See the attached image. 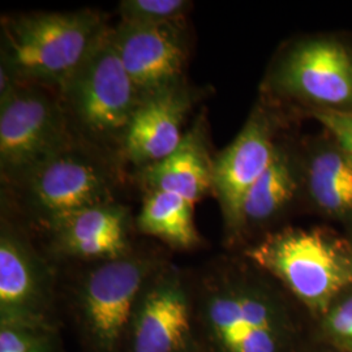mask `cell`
Masks as SVG:
<instances>
[{
	"label": "cell",
	"mask_w": 352,
	"mask_h": 352,
	"mask_svg": "<svg viewBox=\"0 0 352 352\" xmlns=\"http://www.w3.org/2000/svg\"><path fill=\"white\" fill-rule=\"evenodd\" d=\"M190 286L199 351L286 352V316L263 282L215 266Z\"/></svg>",
	"instance_id": "cell-1"
},
{
	"label": "cell",
	"mask_w": 352,
	"mask_h": 352,
	"mask_svg": "<svg viewBox=\"0 0 352 352\" xmlns=\"http://www.w3.org/2000/svg\"><path fill=\"white\" fill-rule=\"evenodd\" d=\"M109 29L97 11L17 14L1 23V65L20 85L60 93Z\"/></svg>",
	"instance_id": "cell-2"
},
{
	"label": "cell",
	"mask_w": 352,
	"mask_h": 352,
	"mask_svg": "<svg viewBox=\"0 0 352 352\" xmlns=\"http://www.w3.org/2000/svg\"><path fill=\"white\" fill-rule=\"evenodd\" d=\"M111 29L103 33L59 94L72 131L97 151L122 153L142 100L113 46Z\"/></svg>",
	"instance_id": "cell-3"
},
{
	"label": "cell",
	"mask_w": 352,
	"mask_h": 352,
	"mask_svg": "<svg viewBox=\"0 0 352 352\" xmlns=\"http://www.w3.org/2000/svg\"><path fill=\"white\" fill-rule=\"evenodd\" d=\"M157 253L132 250L96 263L78 280L74 296L77 329L88 352H123L140 296L164 266Z\"/></svg>",
	"instance_id": "cell-4"
},
{
	"label": "cell",
	"mask_w": 352,
	"mask_h": 352,
	"mask_svg": "<svg viewBox=\"0 0 352 352\" xmlns=\"http://www.w3.org/2000/svg\"><path fill=\"white\" fill-rule=\"evenodd\" d=\"M247 257L316 311L327 312L340 292L352 286L350 253L318 228L270 234L248 250Z\"/></svg>",
	"instance_id": "cell-5"
},
{
	"label": "cell",
	"mask_w": 352,
	"mask_h": 352,
	"mask_svg": "<svg viewBox=\"0 0 352 352\" xmlns=\"http://www.w3.org/2000/svg\"><path fill=\"white\" fill-rule=\"evenodd\" d=\"M77 139L60 94L33 85H17L0 98V171L16 184L39 164Z\"/></svg>",
	"instance_id": "cell-6"
},
{
	"label": "cell",
	"mask_w": 352,
	"mask_h": 352,
	"mask_svg": "<svg viewBox=\"0 0 352 352\" xmlns=\"http://www.w3.org/2000/svg\"><path fill=\"white\" fill-rule=\"evenodd\" d=\"M89 146L75 141L14 184L25 208L43 225L64 214L115 201L111 170Z\"/></svg>",
	"instance_id": "cell-7"
},
{
	"label": "cell",
	"mask_w": 352,
	"mask_h": 352,
	"mask_svg": "<svg viewBox=\"0 0 352 352\" xmlns=\"http://www.w3.org/2000/svg\"><path fill=\"white\" fill-rule=\"evenodd\" d=\"M197 350L190 282L175 266L164 264L140 296L123 352Z\"/></svg>",
	"instance_id": "cell-8"
},
{
	"label": "cell",
	"mask_w": 352,
	"mask_h": 352,
	"mask_svg": "<svg viewBox=\"0 0 352 352\" xmlns=\"http://www.w3.org/2000/svg\"><path fill=\"white\" fill-rule=\"evenodd\" d=\"M272 85L279 94L320 106V110L350 109L352 52L327 38L299 42L278 60Z\"/></svg>",
	"instance_id": "cell-9"
},
{
	"label": "cell",
	"mask_w": 352,
	"mask_h": 352,
	"mask_svg": "<svg viewBox=\"0 0 352 352\" xmlns=\"http://www.w3.org/2000/svg\"><path fill=\"white\" fill-rule=\"evenodd\" d=\"M0 324L58 329L50 267L8 221L0 228Z\"/></svg>",
	"instance_id": "cell-10"
},
{
	"label": "cell",
	"mask_w": 352,
	"mask_h": 352,
	"mask_svg": "<svg viewBox=\"0 0 352 352\" xmlns=\"http://www.w3.org/2000/svg\"><path fill=\"white\" fill-rule=\"evenodd\" d=\"M274 129L270 113L256 109L239 135L214 158L212 193L231 235H239L245 197L274 157Z\"/></svg>",
	"instance_id": "cell-11"
},
{
	"label": "cell",
	"mask_w": 352,
	"mask_h": 352,
	"mask_svg": "<svg viewBox=\"0 0 352 352\" xmlns=\"http://www.w3.org/2000/svg\"><path fill=\"white\" fill-rule=\"evenodd\" d=\"M113 46L141 100L184 81L188 45L184 23H123L111 29Z\"/></svg>",
	"instance_id": "cell-12"
},
{
	"label": "cell",
	"mask_w": 352,
	"mask_h": 352,
	"mask_svg": "<svg viewBox=\"0 0 352 352\" xmlns=\"http://www.w3.org/2000/svg\"><path fill=\"white\" fill-rule=\"evenodd\" d=\"M56 254L102 263L132 251L131 218L126 206L109 202L64 214L45 223Z\"/></svg>",
	"instance_id": "cell-13"
},
{
	"label": "cell",
	"mask_w": 352,
	"mask_h": 352,
	"mask_svg": "<svg viewBox=\"0 0 352 352\" xmlns=\"http://www.w3.org/2000/svg\"><path fill=\"white\" fill-rule=\"evenodd\" d=\"M193 102V91L186 81L141 102L123 142L126 160L145 168L174 153L186 135L183 126Z\"/></svg>",
	"instance_id": "cell-14"
},
{
	"label": "cell",
	"mask_w": 352,
	"mask_h": 352,
	"mask_svg": "<svg viewBox=\"0 0 352 352\" xmlns=\"http://www.w3.org/2000/svg\"><path fill=\"white\" fill-rule=\"evenodd\" d=\"M205 119L186 131L174 153L157 164L142 168L146 192L160 190L177 195L193 205L213 192L214 158L206 139Z\"/></svg>",
	"instance_id": "cell-15"
},
{
	"label": "cell",
	"mask_w": 352,
	"mask_h": 352,
	"mask_svg": "<svg viewBox=\"0 0 352 352\" xmlns=\"http://www.w3.org/2000/svg\"><path fill=\"white\" fill-rule=\"evenodd\" d=\"M305 183L311 200L322 212L352 214V157L338 144L320 148L309 157Z\"/></svg>",
	"instance_id": "cell-16"
},
{
	"label": "cell",
	"mask_w": 352,
	"mask_h": 352,
	"mask_svg": "<svg viewBox=\"0 0 352 352\" xmlns=\"http://www.w3.org/2000/svg\"><path fill=\"white\" fill-rule=\"evenodd\" d=\"M298 170L289 151L277 146L264 174L248 192L241 210L240 234L269 223L292 201L298 190Z\"/></svg>",
	"instance_id": "cell-17"
},
{
	"label": "cell",
	"mask_w": 352,
	"mask_h": 352,
	"mask_svg": "<svg viewBox=\"0 0 352 352\" xmlns=\"http://www.w3.org/2000/svg\"><path fill=\"white\" fill-rule=\"evenodd\" d=\"M136 227L140 232L180 251L195 250L201 244L195 225V205L173 193L146 192Z\"/></svg>",
	"instance_id": "cell-18"
},
{
	"label": "cell",
	"mask_w": 352,
	"mask_h": 352,
	"mask_svg": "<svg viewBox=\"0 0 352 352\" xmlns=\"http://www.w3.org/2000/svg\"><path fill=\"white\" fill-rule=\"evenodd\" d=\"M190 7L186 0H123L119 13L123 23L164 25L184 23Z\"/></svg>",
	"instance_id": "cell-19"
},
{
	"label": "cell",
	"mask_w": 352,
	"mask_h": 352,
	"mask_svg": "<svg viewBox=\"0 0 352 352\" xmlns=\"http://www.w3.org/2000/svg\"><path fill=\"white\" fill-rule=\"evenodd\" d=\"M0 352H59L58 329L0 324Z\"/></svg>",
	"instance_id": "cell-20"
},
{
	"label": "cell",
	"mask_w": 352,
	"mask_h": 352,
	"mask_svg": "<svg viewBox=\"0 0 352 352\" xmlns=\"http://www.w3.org/2000/svg\"><path fill=\"white\" fill-rule=\"evenodd\" d=\"M314 115L333 135L340 148L352 157V107L343 110L317 109Z\"/></svg>",
	"instance_id": "cell-21"
},
{
	"label": "cell",
	"mask_w": 352,
	"mask_h": 352,
	"mask_svg": "<svg viewBox=\"0 0 352 352\" xmlns=\"http://www.w3.org/2000/svg\"><path fill=\"white\" fill-rule=\"evenodd\" d=\"M327 331L352 351V295L327 311Z\"/></svg>",
	"instance_id": "cell-22"
},
{
	"label": "cell",
	"mask_w": 352,
	"mask_h": 352,
	"mask_svg": "<svg viewBox=\"0 0 352 352\" xmlns=\"http://www.w3.org/2000/svg\"><path fill=\"white\" fill-rule=\"evenodd\" d=\"M195 352H201V351H199V350H197V351H195Z\"/></svg>",
	"instance_id": "cell-23"
}]
</instances>
